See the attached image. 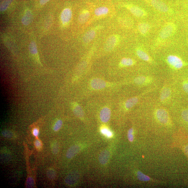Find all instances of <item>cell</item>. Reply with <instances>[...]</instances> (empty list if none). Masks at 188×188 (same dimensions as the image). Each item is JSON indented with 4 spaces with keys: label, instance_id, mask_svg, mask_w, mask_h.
Returning <instances> with one entry per match:
<instances>
[{
    "label": "cell",
    "instance_id": "1",
    "mask_svg": "<svg viewBox=\"0 0 188 188\" xmlns=\"http://www.w3.org/2000/svg\"><path fill=\"white\" fill-rule=\"evenodd\" d=\"M144 1L160 12L168 13L172 11L171 6L163 0H144Z\"/></svg>",
    "mask_w": 188,
    "mask_h": 188
},
{
    "label": "cell",
    "instance_id": "2",
    "mask_svg": "<svg viewBox=\"0 0 188 188\" xmlns=\"http://www.w3.org/2000/svg\"><path fill=\"white\" fill-rule=\"evenodd\" d=\"M123 7L128 10L136 17H144L148 15L147 12L144 8L137 5L132 3H124Z\"/></svg>",
    "mask_w": 188,
    "mask_h": 188
},
{
    "label": "cell",
    "instance_id": "3",
    "mask_svg": "<svg viewBox=\"0 0 188 188\" xmlns=\"http://www.w3.org/2000/svg\"><path fill=\"white\" fill-rule=\"evenodd\" d=\"M176 30V26L172 22L167 23L163 27L159 34L161 40H165L173 35Z\"/></svg>",
    "mask_w": 188,
    "mask_h": 188
},
{
    "label": "cell",
    "instance_id": "4",
    "mask_svg": "<svg viewBox=\"0 0 188 188\" xmlns=\"http://www.w3.org/2000/svg\"><path fill=\"white\" fill-rule=\"evenodd\" d=\"M167 62L173 68L179 70L186 66V63L181 57L175 55H170L166 57Z\"/></svg>",
    "mask_w": 188,
    "mask_h": 188
},
{
    "label": "cell",
    "instance_id": "5",
    "mask_svg": "<svg viewBox=\"0 0 188 188\" xmlns=\"http://www.w3.org/2000/svg\"><path fill=\"white\" fill-rule=\"evenodd\" d=\"M120 40L119 35H113L109 36L105 42L104 46L105 51L110 52L113 50L119 43Z\"/></svg>",
    "mask_w": 188,
    "mask_h": 188
},
{
    "label": "cell",
    "instance_id": "6",
    "mask_svg": "<svg viewBox=\"0 0 188 188\" xmlns=\"http://www.w3.org/2000/svg\"><path fill=\"white\" fill-rule=\"evenodd\" d=\"M90 85L91 88L95 90H101L108 87V84L107 82L102 79L94 78L91 81Z\"/></svg>",
    "mask_w": 188,
    "mask_h": 188
},
{
    "label": "cell",
    "instance_id": "7",
    "mask_svg": "<svg viewBox=\"0 0 188 188\" xmlns=\"http://www.w3.org/2000/svg\"><path fill=\"white\" fill-rule=\"evenodd\" d=\"M156 116L159 122L163 124L168 123L169 117L167 111L163 108L157 109L156 113Z\"/></svg>",
    "mask_w": 188,
    "mask_h": 188
},
{
    "label": "cell",
    "instance_id": "8",
    "mask_svg": "<svg viewBox=\"0 0 188 188\" xmlns=\"http://www.w3.org/2000/svg\"><path fill=\"white\" fill-rule=\"evenodd\" d=\"M72 16L71 9L66 8L63 10L61 15V19L63 25H66L70 22Z\"/></svg>",
    "mask_w": 188,
    "mask_h": 188
},
{
    "label": "cell",
    "instance_id": "9",
    "mask_svg": "<svg viewBox=\"0 0 188 188\" xmlns=\"http://www.w3.org/2000/svg\"><path fill=\"white\" fill-rule=\"evenodd\" d=\"M80 174L77 172L71 173L65 179V182L69 186H74L77 183L79 180Z\"/></svg>",
    "mask_w": 188,
    "mask_h": 188
},
{
    "label": "cell",
    "instance_id": "10",
    "mask_svg": "<svg viewBox=\"0 0 188 188\" xmlns=\"http://www.w3.org/2000/svg\"><path fill=\"white\" fill-rule=\"evenodd\" d=\"M111 116V111L110 108H103L100 113V118L102 122L107 123L110 120Z\"/></svg>",
    "mask_w": 188,
    "mask_h": 188
},
{
    "label": "cell",
    "instance_id": "11",
    "mask_svg": "<svg viewBox=\"0 0 188 188\" xmlns=\"http://www.w3.org/2000/svg\"><path fill=\"white\" fill-rule=\"evenodd\" d=\"M97 29L93 28L87 31L84 35L83 38V42L85 44H89L92 42L96 37Z\"/></svg>",
    "mask_w": 188,
    "mask_h": 188
},
{
    "label": "cell",
    "instance_id": "12",
    "mask_svg": "<svg viewBox=\"0 0 188 188\" xmlns=\"http://www.w3.org/2000/svg\"><path fill=\"white\" fill-rule=\"evenodd\" d=\"M171 94V91L169 87H164L160 94V99L161 102L165 103L170 98Z\"/></svg>",
    "mask_w": 188,
    "mask_h": 188
},
{
    "label": "cell",
    "instance_id": "13",
    "mask_svg": "<svg viewBox=\"0 0 188 188\" xmlns=\"http://www.w3.org/2000/svg\"><path fill=\"white\" fill-rule=\"evenodd\" d=\"M136 55L141 60L148 62H152V60L148 54L142 48L138 47L136 50Z\"/></svg>",
    "mask_w": 188,
    "mask_h": 188
},
{
    "label": "cell",
    "instance_id": "14",
    "mask_svg": "<svg viewBox=\"0 0 188 188\" xmlns=\"http://www.w3.org/2000/svg\"><path fill=\"white\" fill-rule=\"evenodd\" d=\"M81 148L79 146L74 145L70 147L67 151L66 156L68 159H71L80 152Z\"/></svg>",
    "mask_w": 188,
    "mask_h": 188
},
{
    "label": "cell",
    "instance_id": "15",
    "mask_svg": "<svg viewBox=\"0 0 188 188\" xmlns=\"http://www.w3.org/2000/svg\"><path fill=\"white\" fill-rule=\"evenodd\" d=\"M152 79L150 77L141 76L136 77L133 82L139 86H143L150 83Z\"/></svg>",
    "mask_w": 188,
    "mask_h": 188
},
{
    "label": "cell",
    "instance_id": "16",
    "mask_svg": "<svg viewBox=\"0 0 188 188\" xmlns=\"http://www.w3.org/2000/svg\"><path fill=\"white\" fill-rule=\"evenodd\" d=\"M151 26L149 23L142 22L138 24V29L139 33L142 35H147L151 29Z\"/></svg>",
    "mask_w": 188,
    "mask_h": 188
},
{
    "label": "cell",
    "instance_id": "17",
    "mask_svg": "<svg viewBox=\"0 0 188 188\" xmlns=\"http://www.w3.org/2000/svg\"><path fill=\"white\" fill-rule=\"evenodd\" d=\"M110 153L107 150H104L100 153L99 157V161L102 165L106 164L110 158Z\"/></svg>",
    "mask_w": 188,
    "mask_h": 188
},
{
    "label": "cell",
    "instance_id": "18",
    "mask_svg": "<svg viewBox=\"0 0 188 188\" xmlns=\"http://www.w3.org/2000/svg\"><path fill=\"white\" fill-rule=\"evenodd\" d=\"M136 63L135 60L130 57H124L121 59L119 63L121 68L129 67L134 65Z\"/></svg>",
    "mask_w": 188,
    "mask_h": 188
},
{
    "label": "cell",
    "instance_id": "19",
    "mask_svg": "<svg viewBox=\"0 0 188 188\" xmlns=\"http://www.w3.org/2000/svg\"><path fill=\"white\" fill-rule=\"evenodd\" d=\"M72 107L75 116L80 119H83L84 116V113L81 106L77 103L74 102L72 104Z\"/></svg>",
    "mask_w": 188,
    "mask_h": 188
},
{
    "label": "cell",
    "instance_id": "20",
    "mask_svg": "<svg viewBox=\"0 0 188 188\" xmlns=\"http://www.w3.org/2000/svg\"><path fill=\"white\" fill-rule=\"evenodd\" d=\"M33 20V15L31 11L27 10L23 15L22 22L24 25L28 26L31 23Z\"/></svg>",
    "mask_w": 188,
    "mask_h": 188
},
{
    "label": "cell",
    "instance_id": "21",
    "mask_svg": "<svg viewBox=\"0 0 188 188\" xmlns=\"http://www.w3.org/2000/svg\"><path fill=\"white\" fill-rule=\"evenodd\" d=\"M90 15V12L86 9L82 11L78 16L79 22L81 24L86 23L89 19Z\"/></svg>",
    "mask_w": 188,
    "mask_h": 188
},
{
    "label": "cell",
    "instance_id": "22",
    "mask_svg": "<svg viewBox=\"0 0 188 188\" xmlns=\"http://www.w3.org/2000/svg\"><path fill=\"white\" fill-rule=\"evenodd\" d=\"M119 22L124 27L127 28H131L133 25L132 20L128 17H123L119 18Z\"/></svg>",
    "mask_w": 188,
    "mask_h": 188
},
{
    "label": "cell",
    "instance_id": "23",
    "mask_svg": "<svg viewBox=\"0 0 188 188\" xmlns=\"http://www.w3.org/2000/svg\"><path fill=\"white\" fill-rule=\"evenodd\" d=\"M139 99V97L135 96L127 100L124 102V107L126 110H129L134 107L137 104Z\"/></svg>",
    "mask_w": 188,
    "mask_h": 188
},
{
    "label": "cell",
    "instance_id": "24",
    "mask_svg": "<svg viewBox=\"0 0 188 188\" xmlns=\"http://www.w3.org/2000/svg\"><path fill=\"white\" fill-rule=\"evenodd\" d=\"M109 12V8L106 7L97 8L94 11V13L97 17H101L107 14Z\"/></svg>",
    "mask_w": 188,
    "mask_h": 188
},
{
    "label": "cell",
    "instance_id": "25",
    "mask_svg": "<svg viewBox=\"0 0 188 188\" xmlns=\"http://www.w3.org/2000/svg\"><path fill=\"white\" fill-rule=\"evenodd\" d=\"M29 50L30 53L33 56L37 55L38 53L37 47L35 42H32L29 44Z\"/></svg>",
    "mask_w": 188,
    "mask_h": 188
},
{
    "label": "cell",
    "instance_id": "26",
    "mask_svg": "<svg viewBox=\"0 0 188 188\" xmlns=\"http://www.w3.org/2000/svg\"><path fill=\"white\" fill-rule=\"evenodd\" d=\"M13 1V0H5L1 5V7H0L1 12H4L7 10L9 5Z\"/></svg>",
    "mask_w": 188,
    "mask_h": 188
},
{
    "label": "cell",
    "instance_id": "27",
    "mask_svg": "<svg viewBox=\"0 0 188 188\" xmlns=\"http://www.w3.org/2000/svg\"><path fill=\"white\" fill-rule=\"evenodd\" d=\"M137 177L138 179L141 181H148L150 180V178L149 177L140 171L137 172Z\"/></svg>",
    "mask_w": 188,
    "mask_h": 188
},
{
    "label": "cell",
    "instance_id": "28",
    "mask_svg": "<svg viewBox=\"0 0 188 188\" xmlns=\"http://www.w3.org/2000/svg\"><path fill=\"white\" fill-rule=\"evenodd\" d=\"M62 121L61 120H57L53 127V129L54 131H57L62 128Z\"/></svg>",
    "mask_w": 188,
    "mask_h": 188
},
{
    "label": "cell",
    "instance_id": "29",
    "mask_svg": "<svg viewBox=\"0 0 188 188\" xmlns=\"http://www.w3.org/2000/svg\"><path fill=\"white\" fill-rule=\"evenodd\" d=\"M181 116L185 122L188 123V108H186L182 111Z\"/></svg>",
    "mask_w": 188,
    "mask_h": 188
},
{
    "label": "cell",
    "instance_id": "30",
    "mask_svg": "<svg viewBox=\"0 0 188 188\" xmlns=\"http://www.w3.org/2000/svg\"><path fill=\"white\" fill-rule=\"evenodd\" d=\"M47 174L48 178L51 180H53L55 178L56 172L55 171L52 169L48 170L47 171Z\"/></svg>",
    "mask_w": 188,
    "mask_h": 188
},
{
    "label": "cell",
    "instance_id": "31",
    "mask_svg": "<svg viewBox=\"0 0 188 188\" xmlns=\"http://www.w3.org/2000/svg\"><path fill=\"white\" fill-rule=\"evenodd\" d=\"M35 183L34 180L31 177H29L26 182L27 188H32L34 186Z\"/></svg>",
    "mask_w": 188,
    "mask_h": 188
},
{
    "label": "cell",
    "instance_id": "32",
    "mask_svg": "<svg viewBox=\"0 0 188 188\" xmlns=\"http://www.w3.org/2000/svg\"><path fill=\"white\" fill-rule=\"evenodd\" d=\"M2 134L4 137L11 138H13V133L10 131L7 130H5L2 132Z\"/></svg>",
    "mask_w": 188,
    "mask_h": 188
},
{
    "label": "cell",
    "instance_id": "33",
    "mask_svg": "<svg viewBox=\"0 0 188 188\" xmlns=\"http://www.w3.org/2000/svg\"><path fill=\"white\" fill-rule=\"evenodd\" d=\"M133 128L130 129L128 131V137L130 142H132L134 139L133 135Z\"/></svg>",
    "mask_w": 188,
    "mask_h": 188
},
{
    "label": "cell",
    "instance_id": "34",
    "mask_svg": "<svg viewBox=\"0 0 188 188\" xmlns=\"http://www.w3.org/2000/svg\"><path fill=\"white\" fill-rule=\"evenodd\" d=\"M34 144L37 150H40L42 147V144L41 141L39 139H36L35 140Z\"/></svg>",
    "mask_w": 188,
    "mask_h": 188
},
{
    "label": "cell",
    "instance_id": "35",
    "mask_svg": "<svg viewBox=\"0 0 188 188\" xmlns=\"http://www.w3.org/2000/svg\"><path fill=\"white\" fill-rule=\"evenodd\" d=\"M101 132L103 134L107 135L108 137H111L112 135L111 132L106 129H102Z\"/></svg>",
    "mask_w": 188,
    "mask_h": 188
},
{
    "label": "cell",
    "instance_id": "36",
    "mask_svg": "<svg viewBox=\"0 0 188 188\" xmlns=\"http://www.w3.org/2000/svg\"><path fill=\"white\" fill-rule=\"evenodd\" d=\"M52 151L54 153L57 154L58 151V145L54 143L52 146Z\"/></svg>",
    "mask_w": 188,
    "mask_h": 188
},
{
    "label": "cell",
    "instance_id": "37",
    "mask_svg": "<svg viewBox=\"0 0 188 188\" xmlns=\"http://www.w3.org/2000/svg\"><path fill=\"white\" fill-rule=\"evenodd\" d=\"M32 134L35 137H37L39 135V131L37 128H35L32 130Z\"/></svg>",
    "mask_w": 188,
    "mask_h": 188
},
{
    "label": "cell",
    "instance_id": "38",
    "mask_svg": "<svg viewBox=\"0 0 188 188\" xmlns=\"http://www.w3.org/2000/svg\"><path fill=\"white\" fill-rule=\"evenodd\" d=\"M50 1V0H40V3L41 5H44Z\"/></svg>",
    "mask_w": 188,
    "mask_h": 188
},
{
    "label": "cell",
    "instance_id": "39",
    "mask_svg": "<svg viewBox=\"0 0 188 188\" xmlns=\"http://www.w3.org/2000/svg\"><path fill=\"white\" fill-rule=\"evenodd\" d=\"M185 152L187 154V155L188 156V145L185 148Z\"/></svg>",
    "mask_w": 188,
    "mask_h": 188
}]
</instances>
